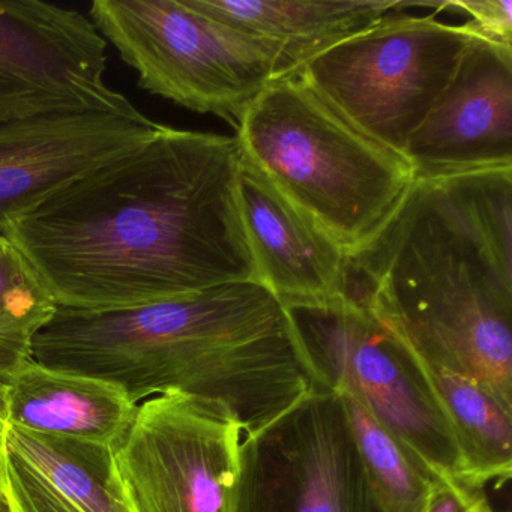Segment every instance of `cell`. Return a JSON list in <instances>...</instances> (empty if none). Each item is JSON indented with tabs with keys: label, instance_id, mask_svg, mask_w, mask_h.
<instances>
[{
	"label": "cell",
	"instance_id": "9",
	"mask_svg": "<svg viewBox=\"0 0 512 512\" xmlns=\"http://www.w3.org/2000/svg\"><path fill=\"white\" fill-rule=\"evenodd\" d=\"M241 422L223 404L182 392L154 395L113 449L131 512H230Z\"/></svg>",
	"mask_w": 512,
	"mask_h": 512
},
{
	"label": "cell",
	"instance_id": "2",
	"mask_svg": "<svg viewBox=\"0 0 512 512\" xmlns=\"http://www.w3.org/2000/svg\"><path fill=\"white\" fill-rule=\"evenodd\" d=\"M346 296L419 364L512 410V169L413 179L347 253Z\"/></svg>",
	"mask_w": 512,
	"mask_h": 512
},
{
	"label": "cell",
	"instance_id": "7",
	"mask_svg": "<svg viewBox=\"0 0 512 512\" xmlns=\"http://www.w3.org/2000/svg\"><path fill=\"white\" fill-rule=\"evenodd\" d=\"M286 310L320 386L352 392L436 478L466 484L454 430L421 365L370 311L346 295Z\"/></svg>",
	"mask_w": 512,
	"mask_h": 512
},
{
	"label": "cell",
	"instance_id": "3",
	"mask_svg": "<svg viewBox=\"0 0 512 512\" xmlns=\"http://www.w3.org/2000/svg\"><path fill=\"white\" fill-rule=\"evenodd\" d=\"M32 361L112 383L137 404L167 392L217 401L244 436L319 386L286 307L257 281L128 310L58 307Z\"/></svg>",
	"mask_w": 512,
	"mask_h": 512
},
{
	"label": "cell",
	"instance_id": "11",
	"mask_svg": "<svg viewBox=\"0 0 512 512\" xmlns=\"http://www.w3.org/2000/svg\"><path fill=\"white\" fill-rule=\"evenodd\" d=\"M157 122L112 112H61L0 125V233L98 167L140 148Z\"/></svg>",
	"mask_w": 512,
	"mask_h": 512
},
{
	"label": "cell",
	"instance_id": "5",
	"mask_svg": "<svg viewBox=\"0 0 512 512\" xmlns=\"http://www.w3.org/2000/svg\"><path fill=\"white\" fill-rule=\"evenodd\" d=\"M88 17L139 88L235 131L251 103L289 76L274 52L184 0H95Z\"/></svg>",
	"mask_w": 512,
	"mask_h": 512
},
{
	"label": "cell",
	"instance_id": "22",
	"mask_svg": "<svg viewBox=\"0 0 512 512\" xmlns=\"http://www.w3.org/2000/svg\"><path fill=\"white\" fill-rule=\"evenodd\" d=\"M8 428H10V421H8L7 385L0 383V512H10L7 490V461H5Z\"/></svg>",
	"mask_w": 512,
	"mask_h": 512
},
{
	"label": "cell",
	"instance_id": "1",
	"mask_svg": "<svg viewBox=\"0 0 512 512\" xmlns=\"http://www.w3.org/2000/svg\"><path fill=\"white\" fill-rule=\"evenodd\" d=\"M241 160L236 137L158 124L140 148L77 179L4 236L71 310H128L257 281L239 209Z\"/></svg>",
	"mask_w": 512,
	"mask_h": 512
},
{
	"label": "cell",
	"instance_id": "20",
	"mask_svg": "<svg viewBox=\"0 0 512 512\" xmlns=\"http://www.w3.org/2000/svg\"><path fill=\"white\" fill-rule=\"evenodd\" d=\"M422 8L455 11L469 16L473 31L496 43L512 46L511 0H446V2H421Z\"/></svg>",
	"mask_w": 512,
	"mask_h": 512
},
{
	"label": "cell",
	"instance_id": "6",
	"mask_svg": "<svg viewBox=\"0 0 512 512\" xmlns=\"http://www.w3.org/2000/svg\"><path fill=\"white\" fill-rule=\"evenodd\" d=\"M392 11L296 73L356 130L406 158L473 35L469 22Z\"/></svg>",
	"mask_w": 512,
	"mask_h": 512
},
{
	"label": "cell",
	"instance_id": "23",
	"mask_svg": "<svg viewBox=\"0 0 512 512\" xmlns=\"http://www.w3.org/2000/svg\"><path fill=\"white\" fill-rule=\"evenodd\" d=\"M8 245V239L5 238L4 233H0V253L5 250Z\"/></svg>",
	"mask_w": 512,
	"mask_h": 512
},
{
	"label": "cell",
	"instance_id": "13",
	"mask_svg": "<svg viewBox=\"0 0 512 512\" xmlns=\"http://www.w3.org/2000/svg\"><path fill=\"white\" fill-rule=\"evenodd\" d=\"M238 197L257 281L284 307L323 304L346 295L344 248L244 158Z\"/></svg>",
	"mask_w": 512,
	"mask_h": 512
},
{
	"label": "cell",
	"instance_id": "19",
	"mask_svg": "<svg viewBox=\"0 0 512 512\" xmlns=\"http://www.w3.org/2000/svg\"><path fill=\"white\" fill-rule=\"evenodd\" d=\"M52 298L31 266L8 242L0 253V383L32 361L38 332L55 316Z\"/></svg>",
	"mask_w": 512,
	"mask_h": 512
},
{
	"label": "cell",
	"instance_id": "15",
	"mask_svg": "<svg viewBox=\"0 0 512 512\" xmlns=\"http://www.w3.org/2000/svg\"><path fill=\"white\" fill-rule=\"evenodd\" d=\"M191 10L229 26L274 52L287 74L368 28L392 11L418 7L403 0H184Z\"/></svg>",
	"mask_w": 512,
	"mask_h": 512
},
{
	"label": "cell",
	"instance_id": "4",
	"mask_svg": "<svg viewBox=\"0 0 512 512\" xmlns=\"http://www.w3.org/2000/svg\"><path fill=\"white\" fill-rule=\"evenodd\" d=\"M235 137L242 158L346 253L376 232L415 179L406 158L356 130L299 73L274 80Z\"/></svg>",
	"mask_w": 512,
	"mask_h": 512
},
{
	"label": "cell",
	"instance_id": "8",
	"mask_svg": "<svg viewBox=\"0 0 512 512\" xmlns=\"http://www.w3.org/2000/svg\"><path fill=\"white\" fill-rule=\"evenodd\" d=\"M230 512H386L337 391L316 386L245 434Z\"/></svg>",
	"mask_w": 512,
	"mask_h": 512
},
{
	"label": "cell",
	"instance_id": "16",
	"mask_svg": "<svg viewBox=\"0 0 512 512\" xmlns=\"http://www.w3.org/2000/svg\"><path fill=\"white\" fill-rule=\"evenodd\" d=\"M10 425L115 449L136 418L121 388L29 361L7 383Z\"/></svg>",
	"mask_w": 512,
	"mask_h": 512
},
{
	"label": "cell",
	"instance_id": "12",
	"mask_svg": "<svg viewBox=\"0 0 512 512\" xmlns=\"http://www.w3.org/2000/svg\"><path fill=\"white\" fill-rule=\"evenodd\" d=\"M406 160L415 178L512 169V46L473 31Z\"/></svg>",
	"mask_w": 512,
	"mask_h": 512
},
{
	"label": "cell",
	"instance_id": "10",
	"mask_svg": "<svg viewBox=\"0 0 512 512\" xmlns=\"http://www.w3.org/2000/svg\"><path fill=\"white\" fill-rule=\"evenodd\" d=\"M107 47L73 8L0 2V125L49 113H140L104 80Z\"/></svg>",
	"mask_w": 512,
	"mask_h": 512
},
{
	"label": "cell",
	"instance_id": "17",
	"mask_svg": "<svg viewBox=\"0 0 512 512\" xmlns=\"http://www.w3.org/2000/svg\"><path fill=\"white\" fill-rule=\"evenodd\" d=\"M419 365L454 430L466 484H506L512 475V410L472 380Z\"/></svg>",
	"mask_w": 512,
	"mask_h": 512
},
{
	"label": "cell",
	"instance_id": "21",
	"mask_svg": "<svg viewBox=\"0 0 512 512\" xmlns=\"http://www.w3.org/2000/svg\"><path fill=\"white\" fill-rule=\"evenodd\" d=\"M427 512H494L482 488L452 479L434 478Z\"/></svg>",
	"mask_w": 512,
	"mask_h": 512
},
{
	"label": "cell",
	"instance_id": "14",
	"mask_svg": "<svg viewBox=\"0 0 512 512\" xmlns=\"http://www.w3.org/2000/svg\"><path fill=\"white\" fill-rule=\"evenodd\" d=\"M5 461L10 512H131L112 448L10 425Z\"/></svg>",
	"mask_w": 512,
	"mask_h": 512
},
{
	"label": "cell",
	"instance_id": "18",
	"mask_svg": "<svg viewBox=\"0 0 512 512\" xmlns=\"http://www.w3.org/2000/svg\"><path fill=\"white\" fill-rule=\"evenodd\" d=\"M337 392L383 508L386 512H427L436 476L352 392Z\"/></svg>",
	"mask_w": 512,
	"mask_h": 512
}]
</instances>
